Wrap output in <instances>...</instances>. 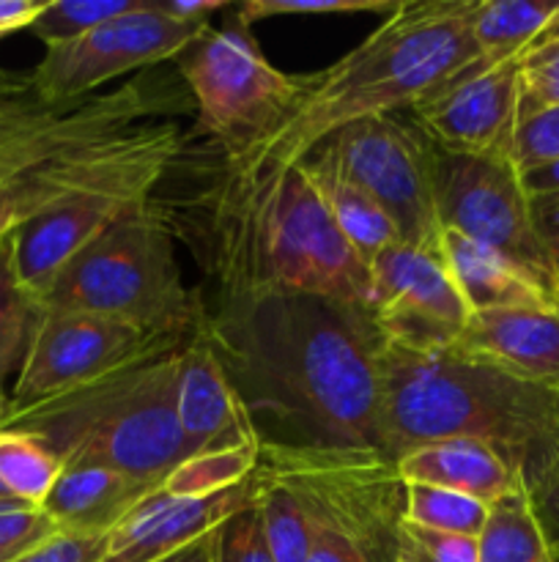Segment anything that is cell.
Here are the masks:
<instances>
[{
  "label": "cell",
  "mask_w": 559,
  "mask_h": 562,
  "mask_svg": "<svg viewBox=\"0 0 559 562\" xmlns=\"http://www.w3.org/2000/svg\"><path fill=\"white\" fill-rule=\"evenodd\" d=\"M181 349L121 368L58 398L5 409L3 431L31 434L60 464H102L159 488L190 459L179 426Z\"/></svg>",
  "instance_id": "5b68a950"
},
{
  "label": "cell",
  "mask_w": 559,
  "mask_h": 562,
  "mask_svg": "<svg viewBox=\"0 0 559 562\" xmlns=\"http://www.w3.org/2000/svg\"><path fill=\"white\" fill-rule=\"evenodd\" d=\"M559 104V38L535 42L521 55V115Z\"/></svg>",
  "instance_id": "1f68e13d"
},
{
  "label": "cell",
  "mask_w": 559,
  "mask_h": 562,
  "mask_svg": "<svg viewBox=\"0 0 559 562\" xmlns=\"http://www.w3.org/2000/svg\"><path fill=\"white\" fill-rule=\"evenodd\" d=\"M551 38H559V9H557V14L551 16V22L546 25V31L537 36V42H551Z\"/></svg>",
  "instance_id": "bcb514c9"
},
{
  "label": "cell",
  "mask_w": 559,
  "mask_h": 562,
  "mask_svg": "<svg viewBox=\"0 0 559 562\" xmlns=\"http://www.w3.org/2000/svg\"><path fill=\"white\" fill-rule=\"evenodd\" d=\"M159 562H217V527L206 536L195 538L186 547L175 549L173 554L162 558Z\"/></svg>",
  "instance_id": "ee69618b"
},
{
  "label": "cell",
  "mask_w": 559,
  "mask_h": 562,
  "mask_svg": "<svg viewBox=\"0 0 559 562\" xmlns=\"http://www.w3.org/2000/svg\"><path fill=\"white\" fill-rule=\"evenodd\" d=\"M38 302L14 267L11 234L0 236V384L22 362L38 318Z\"/></svg>",
  "instance_id": "83f0119b"
},
{
  "label": "cell",
  "mask_w": 559,
  "mask_h": 562,
  "mask_svg": "<svg viewBox=\"0 0 559 562\" xmlns=\"http://www.w3.org/2000/svg\"><path fill=\"white\" fill-rule=\"evenodd\" d=\"M255 472L288 488L312 525L343 536L370 562H395L406 483L384 450L258 445Z\"/></svg>",
  "instance_id": "52a82bcc"
},
{
  "label": "cell",
  "mask_w": 559,
  "mask_h": 562,
  "mask_svg": "<svg viewBox=\"0 0 559 562\" xmlns=\"http://www.w3.org/2000/svg\"><path fill=\"white\" fill-rule=\"evenodd\" d=\"M206 333L258 445L384 450V335L370 307L225 294Z\"/></svg>",
  "instance_id": "6da1fadb"
},
{
  "label": "cell",
  "mask_w": 559,
  "mask_h": 562,
  "mask_svg": "<svg viewBox=\"0 0 559 562\" xmlns=\"http://www.w3.org/2000/svg\"><path fill=\"white\" fill-rule=\"evenodd\" d=\"M258 467V442L228 445L192 453L181 461L159 488L170 497L208 499L244 486Z\"/></svg>",
  "instance_id": "d4e9b609"
},
{
  "label": "cell",
  "mask_w": 559,
  "mask_h": 562,
  "mask_svg": "<svg viewBox=\"0 0 559 562\" xmlns=\"http://www.w3.org/2000/svg\"><path fill=\"white\" fill-rule=\"evenodd\" d=\"M310 179L316 181L318 192H321L323 203L332 212L334 223L343 231L349 245L360 252L362 261L370 267L384 250L395 247L400 241L398 225L392 223L387 212L367 195L362 187L340 176L338 170L323 168L316 162H301Z\"/></svg>",
  "instance_id": "603a6c76"
},
{
  "label": "cell",
  "mask_w": 559,
  "mask_h": 562,
  "mask_svg": "<svg viewBox=\"0 0 559 562\" xmlns=\"http://www.w3.org/2000/svg\"><path fill=\"white\" fill-rule=\"evenodd\" d=\"M449 349L521 382L559 390V307L471 313Z\"/></svg>",
  "instance_id": "2e32d148"
},
{
  "label": "cell",
  "mask_w": 559,
  "mask_h": 562,
  "mask_svg": "<svg viewBox=\"0 0 559 562\" xmlns=\"http://www.w3.org/2000/svg\"><path fill=\"white\" fill-rule=\"evenodd\" d=\"M64 464L36 437L22 431H0V483L20 503L38 505L49 497Z\"/></svg>",
  "instance_id": "4316f807"
},
{
  "label": "cell",
  "mask_w": 559,
  "mask_h": 562,
  "mask_svg": "<svg viewBox=\"0 0 559 562\" xmlns=\"http://www.w3.org/2000/svg\"><path fill=\"white\" fill-rule=\"evenodd\" d=\"M532 220L559 278V192L532 198Z\"/></svg>",
  "instance_id": "f35d334b"
},
{
  "label": "cell",
  "mask_w": 559,
  "mask_h": 562,
  "mask_svg": "<svg viewBox=\"0 0 559 562\" xmlns=\"http://www.w3.org/2000/svg\"><path fill=\"white\" fill-rule=\"evenodd\" d=\"M58 525L38 505L20 499H0V554L16 560L58 536Z\"/></svg>",
  "instance_id": "d6a6232c"
},
{
  "label": "cell",
  "mask_w": 559,
  "mask_h": 562,
  "mask_svg": "<svg viewBox=\"0 0 559 562\" xmlns=\"http://www.w3.org/2000/svg\"><path fill=\"white\" fill-rule=\"evenodd\" d=\"M307 562H370L351 541L327 527L312 525V547Z\"/></svg>",
  "instance_id": "ab89813d"
},
{
  "label": "cell",
  "mask_w": 559,
  "mask_h": 562,
  "mask_svg": "<svg viewBox=\"0 0 559 562\" xmlns=\"http://www.w3.org/2000/svg\"><path fill=\"white\" fill-rule=\"evenodd\" d=\"M162 14H168L170 20L186 22V25H208V16L214 11L225 9V0H153Z\"/></svg>",
  "instance_id": "b9f144b4"
},
{
  "label": "cell",
  "mask_w": 559,
  "mask_h": 562,
  "mask_svg": "<svg viewBox=\"0 0 559 562\" xmlns=\"http://www.w3.org/2000/svg\"><path fill=\"white\" fill-rule=\"evenodd\" d=\"M398 464L403 483L447 488L491 505L518 488L524 477L493 445L480 439H438L406 450Z\"/></svg>",
  "instance_id": "d6986e66"
},
{
  "label": "cell",
  "mask_w": 559,
  "mask_h": 562,
  "mask_svg": "<svg viewBox=\"0 0 559 562\" xmlns=\"http://www.w3.org/2000/svg\"><path fill=\"white\" fill-rule=\"evenodd\" d=\"M252 503L261 514L263 538L274 562H307L312 547V521L294 494L272 477L252 472Z\"/></svg>",
  "instance_id": "484cf974"
},
{
  "label": "cell",
  "mask_w": 559,
  "mask_h": 562,
  "mask_svg": "<svg viewBox=\"0 0 559 562\" xmlns=\"http://www.w3.org/2000/svg\"><path fill=\"white\" fill-rule=\"evenodd\" d=\"M0 562H11V560H5V558H3V554H0Z\"/></svg>",
  "instance_id": "f907efd6"
},
{
  "label": "cell",
  "mask_w": 559,
  "mask_h": 562,
  "mask_svg": "<svg viewBox=\"0 0 559 562\" xmlns=\"http://www.w3.org/2000/svg\"><path fill=\"white\" fill-rule=\"evenodd\" d=\"M532 503H535L537 516L543 521V530H546L548 541H551L554 554L559 560V467L548 472L540 483L529 488Z\"/></svg>",
  "instance_id": "74e56055"
},
{
  "label": "cell",
  "mask_w": 559,
  "mask_h": 562,
  "mask_svg": "<svg viewBox=\"0 0 559 562\" xmlns=\"http://www.w3.org/2000/svg\"><path fill=\"white\" fill-rule=\"evenodd\" d=\"M225 294H301L370 307V267L349 245L305 165L277 170L217 203Z\"/></svg>",
  "instance_id": "277c9868"
},
{
  "label": "cell",
  "mask_w": 559,
  "mask_h": 562,
  "mask_svg": "<svg viewBox=\"0 0 559 562\" xmlns=\"http://www.w3.org/2000/svg\"><path fill=\"white\" fill-rule=\"evenodd\" d=\"M433 201L442 231H455L491 247L559 305V278L537 236L532 195L510 154H453L436 148Z\"/></svg>",
  "instance_id": "9c48e42d"
},
{
  "label": "cell",
  "mask_w": 559,
  "mask_h": 562,
  "mask_svg": "<svg viewBox=\"0 0 559 562\" xmlns=\"http://www.w3.org/2000/svg\"><path fill=\"white\" fill-rule=\"evenodd\" d=\"M38 93L33 88L31 75H16L0 66V115H9L14 110L27 108V104L38 102Z\"/></svg>",
  "instance_id": "60d3db41"
},
{
  "label": "cell",
  "mask_w": 559,
  "mask_h": 562,
  "mask_svg": "<svg viewBox=\"0 0 559 562\" xmlns=\"http://www.w3.org/2000/svg\"><path fill=\"white\" fill-rule=\"evenodd\" d=\"M38 102H42V99H38ZM33 104H36V102H33ZM33 104H27V108H33ZM27 108H22V110H27ZM22 110H14V113H9V115H0V126H3L9 119H14V115H20Z\"/></svg>",
  "instance_id": "c3c4849f"
},
{
  "label": "cell",
  "mask_w": 559,
  "mask_h": 562,
  "mask_svg": "<svg viewBox=\"0 0 559 562\" xmlns=\"http://www.w3.org/2000/svg\"><path fill=\"white\" fill-rule=\"evenodd\" d=\"M208 31L212 25L175 22L153 0H140L129 14L115 16L75 42L47 47L31 71L33 88L47 104L85 99L115 77L179 58Z\"/></svg>",
  "instance_id": "7c38bea8"
},
{
  "label": "cell",
  "mask_w": 559,
  "mask_h": 562,
  "mask_svg": "<svg viewBox=\"0 0 559 562\" xmlns=\"http://www.w3.org/2000/svg\"><path fill=\"white\" fill-rule=\"evenodd\" d=\"M38 307L115 318L168 338H192L206 322L181 280L170 228L151 203L126 212L82 247Z\"/></svg>",
  "instance_id": "8992f818"
},
{
  "label": "cell",
  "mask_w": 559,
  "mask_h": 562,
  "mask_svg": "<svg viewBox=\"0 0 559 562\" xmlns=\"http://www.w3.org/2000/svg\"><path fill=\"white\" fill-rule=\"evenodd\" d=\"M217 562H274L252 497L217 527Z\"/></svg>",
  "instance_id": "d590c367"
},
{
  "label": "cell",
  "mask_w": 559,
  "mask_h": 562,
  "mask_svg": "<svg viewBox=\"0 0 559 562\" xmlns=\"http://www.w3.org/2000/svg\"><path fill=\"white\" fill-rule=\"evenodd\" d=\"M480 0H403L356 49L305 75L299 102L244 157L225 165V190H241L305 162L332 132L414 108L480 58L471 20Z\"/></svg>",
  "instance_id": "7a4b0ae2"
},
{
  "label": "cell",
  "mask_w": 559,
  "mask_h": 562,
  "mask_svg": "<svg viewBox=\"0 0 559 562\" xmlns=\"http://www.w3.org/2000/svg\"><path fill=\"white\" fill-rule=\"evenodd\" d=\"M373 316L384 340L403 349H449L471 311L438 247L398 241L370 263Z\"/></svg>",
  "instance_id": "4fadbf2b"
},
{
  "label": "cell",
  "mask_w": 559,
  "mask_h": 562,
  "mask_svg": "<svg viewBox=\"0 0 559 562\" xmlns=\"http://www.w3.org/2000/svg\"><path fill=\"white\" fill-rule=\"evenodd\" d=\"M140 0H47L44 11L31 25L33 36L47 47L85 36L115 16L129 14Z\"/></svg>",
  "instance_id": "f546056e"
},
{
  "label": "cell",
  "mask_w": 559,
  "mask_h": 562,
  "mask_svg": "<svg viewBox=\"0 0 559 562\" xmlns=\"http://www.w3.org/2000/svg\"><path fill=\"white\" fill-rule=\"evenodd\" d=\"M157 488L102 464H64L42 508L60 532L107 536L140 499Z\"/></svg>",
  "instance_id": "ffe728a7"
},
{
  "label": "cell",
  "mask_w": 559,
  "mask_h": 562,
  "mask_svg": "<svg viewBox=\"0 0 559 562\" xmlns=\"http://www.w3.org/2000/svg\"><path fill=\"white\" fill-rule=\"evenodd\" d=\"M510 159L521 173L559 159V104L521 115L513 132Z\"/></svg>",
  "instance_id": "836d02e7"
},
{
  "label": "cell",
  "mask_w": 559,
  "mask_h": 562,
  "mask_svg": "<svg viewBox=\"0 0 559 562\" xmlns=\"http://www.w3.org/2000/svg\"><path fill=\"white\" fill-rule=\"evenodd\" d=\"M521 179H524L526 192H529L532 198L559 192V159H554V162H548V165H540V168L524 170V173H521Z\"/></svg>",
  "instance_id": "f6af8a7d"
},
{
  "label": "cell",
  "mask_w": 559,
  "mask_h": 562,
  "mask_svg": "<svg viewBox=\"0 0 559 562\" xmlns=\"http://www.w3.org/2000/svg\"><path fill=\"white\" fill-rule=\"evenodd\" d=\"M433 151L420 126L395 115H373L332 132L305 162L338 170L362 187L398 225L400 241L438 247L442 225L433 201Z\"/></svg>",
  "instance_id": "30bf717a"
},
{
  "label": "cell",
  "mask_w": 559,
  "mask_h": 562,
  "mask_svg": "<svg viewBox=\"0 0 559 562\" xmlns=\"http://www.w3.org/2000/svg\"><path fill=\"white\" fill-rule=\"evenodd\" d=\"M384 453L438 439L493 445L532 488L559 467V390L521 382L453 349L417 351L384 340Z\"/></svg>",
  "instance_id": "3957f363"
},
{
  "label": "cell",
  "mask_w": 559,
  "mask_h": 562,
  "mask_svg": "<svg viewBox=\"0 0 559 562\" xmlns=\"http://www.w3.org/2000/svg\"><path fill=\"white\" fill-rule=\"evenodd\" d=\"M557 9L559 0H480L471 20V36L480 58L471 60L455 80L521 58L546 31Z\"/></svg>",
  "instance_id": "7402d4cb"
},
{
  "label": "cell",
  "mask_w": 559,
  "mask_h": 562,
  "mask_svg": "<svg viewBox=\"0 0 559 562\" xmlns=\"http://www.w3.org/2000/svg\"><path fill=\"white\" fill-rule=\"evenodd\" d=\"M0 499H11L9 494H5V488H3V483H0Z\"/></svg>",
  "instance_id": "681fc988"
},
{
  "label": "cell",
  "mask_w": 559,
  "mask_h": 562,
  "mask_svg": "<svg viewBox=\"0 0 559 562\" xmlns=\"http://www.w3.org/2000/svg\"><path fill=\"white\" fill-rule=\"evenodd\" d=\"M403 0H247L236 11V20L252 22L272 16H327V14H384L389 16Z\"/></svg>",
  "instance_id": "4dcf8cb0"
},
{
  "label": "cell",
  "mask_w": 559,
  "mask_h": 562,
  "mask_svg": "<svg viewBox=\"0 0 559 562\" xmlns=\"http://www.w3.org/2000/svg\"><path fill=\"white\" fill-rule=\"evenodd\" d=\"M186 344L190 338L142 333L132 324L91 313L38 311L5 409H25L58 398L121 368L175 351Z\"/></svg>",
  "instance_id": "8fae6325"
},
{
  "label": "cell",
  "mask_w": 559,
  "mask_h": 562,
  "mask_svg": "<svg viewBox=\"0 0 559 562\" xmlns=\"http://www.w3.org/2000/svg\"><path fill=\"white\" fill-rule=\"evenodd\" d=\"M5 406H9V401H5L3 390H0V431H3V420H5Z\"/></svg>",
  "instance_id": "7dc6e473"
},
{
  "label": "cell",
  "mask_w": 559,
  "mask_h": 562,
  "mask_svg": "<svg viewBox=\"0 0 559 562\" xmlns=\"http://www.w3.org/2000/svg\"><path fill=\"white\" fill-rule=\"evenodd\" d=\"M179 426L190 456L228 445L258 442L214 351L206 322L181 349Z\"/></svg>",
  "instance_id": "ac0fdd59"
},
{
  "label": "cell",
  "mask_w": 559,
  "mask_h": 562,
  "mask_svg": "<svg viewBox=\"0 0 559 562\" xmlns=\"http://www.w3.org/2000/svg\"><path fill=\"white\" fill-rule=\"evenodd\" d=\"M477 562H559L524 483L488 505Z\"/></svg>",
  "instance_id": "cb8c5ba5"
},
{
  "label": "cell",
  "mask_w": 559,
  "mask_h": 562,
  "mask_svg": "<svg viewBox=\"0 0 559 562\" xmlns=\"http://www.w3.org/2000/svg\"><path fill=\"white\" fill-rule=\"evenodd\" d=\"M179 75L195 99L197 126L219 143L225 165L266 140L299 102L305 77L269 64L250 27L233 20L179 55Z\"/></svg>",
  "instance_id": "ba28073f"
},
{
  "label": "cell",
  "mask_w": 559,
  "mask_h": 562,
  "mask_svg": "<svg viewBox=\"0 0 559 562\" xmlns=\"http://www.w3.org/2000/svg\"><path fill=\"white\" fill-rule=\"evenodd\" d=\"M395 562H477V538L449 536L403 521Z\"/></svg>",
  "instance_id": "e575fe53"
},
{
  "label": "cell",
  "mask_w": 559,
  "mask_h": 562,
  "mask_svg": "<svg viewBox=\"0 0 559 562\" xmlns=\"http://www.w3.org/2000/svg\"><path fill=\"white\" fill-rule=\"evenodd\" d=\"M44 3L47 0H0V38L31 27L44 11Z\"/></svg>",
  "instance_id": "7bdbcfd3"
},
{
  "label": "cell",
  "mask_w": 559,
  "mask_h": 562,
  "mask_svg": "<svg viewBox=\"0 0 559 562\" xmlns=\"http://www.w3.org/2000/svg\"><path fill=\"white\" fill-rule=\"evenodd\" d=\"M107 536L58 532L47 543L20 554L11 562H99L104 558V549H107Z\"/></svg>",
  "instance_id": "8d00e7d4"
},
{
  "label": "cell",
  "mask_w": 559,
  "mask_h": 562,
  "mask_svg": "<svg viewBox=\"0 0 559 562\" xmlns=\"http://www.w3.org/2000/svg\"><path fill=\"white\" fill-rule=\"evenodd\" d=\"M442 256L471 313L504 307H559L513 261L455 231H442Z\"/></svg>",
  "instance_id": "44dd1931"
},
{
  "label": "cell",
  "mask_w": 559,
  "mask_h": 562,
  "mask_svg": "<svg viewBox=\"0 0 559 562\" xmlns=\"http://www.w3.org/2000/svg\"><path fill=\"white\" fill-rule=\"evenodd\" d=\"M250 497L252 477L244 486L208 499L170 497L157 488L110 530L107 549L99 562H159L223 525L230 514L250 503Z\"/></svg>",
  "instance_id": "e0dca14e"
},
{
  "label": "cell",
  "mask_w": 559,
  "mask_h": 562,
  "mask_svg": "<svg viewBox=\"0 0 559 562\" xmlns=\"http://www.w3.org/2000/svg\"><path fill=\"white\" fill-rule=\"evenodd\" d=\"M170 170H146L129 179L118 181L104 190L66 201L38 217L27 220L20 228L9 231L14 247V267L22 285L36 296V302L47 294L66 263L91 245L102 231H107L115 220L124 217L132 209L151 203V192Z\"/></svg>",
  "instance_id": "5bb4252c"
},
{
  "label": "cell",
  "mask_w": 559,
  "mask_h": 562,
  "mask_svg": "<svg viewBox=\"0 0 559 562\" xmlns=\"http://www.w3.org/2000/svg\"><path fill=\"white\" fill-rule=\"evenodd\" d=\"M411 110L442 151L510 154L521 113V58L460 77Z\"/></svg>",
  "instance_id": "9a60e30c"
},
{
  "label": "cell",
  "mask_w": 559,
  "mask_h": 562,
  "mask_svg": "<svg viewBox=\"0 0 559 562\" xmlns=\"http://www.w3.org/2000/svg\"><path fill=\"white\" fill-rule=\"evenodd\" d=\"M488 519V505L466 494L447 492V488L406 483L403 521L425 530L449 532V536H480Z\"/></svg>",
  "instance_id": "f1b7e54d"
}]
</instances>
